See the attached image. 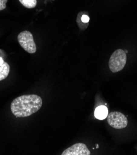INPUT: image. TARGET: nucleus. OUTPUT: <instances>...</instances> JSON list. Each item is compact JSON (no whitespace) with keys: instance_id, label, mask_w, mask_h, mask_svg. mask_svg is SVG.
I'll list each match as a JSON object with an SVG mask.
<instances>
[{"instance_id":"1","label":"nucleus","mask_w":137,"mask_h":155,"mask_svg":"<svg viewBox=\"0 0 137 155\" xmlns=\"http://www.w3.org/2000/svg\"><path fill=\"white\" fill-rule=\"evenodd\" d=\"M43 101L37 95H25L15 98L11 104L12 113L16 117H25L37 113Z\"/></svg>"},{"instance_id":"2","label":"nucleus","mask_w":137,"mask_h":155,"mask_svg":"<svg viewBox=\"0 0 137 155\" xmlns=\"http://www.w3.org/2000/svg\"><path fill=\"white\" fill-rule=\"evenodd\" d=\"M126 63L127 54L126 51L119 49L112 54L109 61V67L113 72H118L124 69Z\"/></svg>"},{"instance_id":"3","label":"nucleus","mask_w":137,"mask_h":155,"mask_svg":"<svg viewBox=\"0 0 137 155\" xmlns=\"http://www.w3.org/2000/svg\"><path fill=\"white\" fill-rule=\"evenodd\" d=\"M18 40L20 45L27 53L33 54L36 52L37 46L34 41L33 35L29 31H22L19 34Z\"/></svg>"},{"instance_id":"4","label":"nucleus","mask_w":137,"mask_h":155,"mask_svg":"<svg viewBox=\"0 0 137 155\" xmlns=\"http://www.w3.org/2000/svg\"><path fill=\"white\" fill-rule=\"evenodd\" d=\"M108 122L110 126L116 129L126 128L128 124L126 116L120 112H111L108 115Z\"/></svg>"},{"instance_id":"5","label":"nucleus","mask_w":137,"mask_h":155,"mask_svg":"<svg viewBox=\"0 0 137 155\" xmlns=\"http://www.w3.org/2000/svg\"><path fill=\"white\" fill-rule=\"evenodd\" d=\"M90 151L87 147L82 143H78L73 145L65 150L62 155H90Z\"/></svg>"},{"instance_id":"6","label":"nucleus","mask_w":137,"mask_h":155,"mask_svg":"<svg viewBox=\"0 0 137 155\" xmlns=\"http://www.w3.org/2000/svg\"><path fill=\"white\" fill-rule=\"evenodd\" d=\"M108 110L105 106H99L96 108L95 111V117L99 120H103L107 117Z\"/></svg>"},{"instance_id":"7","label":"nucleus","mask_w":137,"mask_h":155,"mask_svg":"<svg viewBox=\"0 0 137 155\" xmlns=\"http://www.w3.org/2000/svg\"><path fill=\"white\" fill-rule=\"evenodd\" d=\"M10 72V66L9 65L4 62V63L0 65V81L5 79L8 76Z\"/></svg>"},{"instance_id":"8","label":"nucleus","mask_w":137,"mask_h":155,"mask_svg":"<svg viewBox=\"0 0 137 155\" xmlns=\"http://www.w3.org/2000/svg\"><path fill=\"white\" fill-rule=\"evenodd\" d=\"M20 3L25 8L32 9L36 6L37 0H19Z\"/></svg>"},{"instance_id":"9","label":"nucleus","mask_w":137,"mask_h":155,"mask_svg":"<svg viewBox=\"0 0 137 155\" xmlns=\"http://www.w3.org/2000/svg\"><path fill=\"white\" fill-rule=\"evenodd\" d=\"M8 0H0V11L4 10L6 8V3Z\"/></svg>"},{"instance_id":"10","label":"nucleus","mask_w":137,"mask_h":155,"mask_svg":"<svg viewBox=\"0 0 137 155\" xmlns=\"http://www.w3.org/2000/svg\"><path fill=\"white\" fill-rule=\"evenodd\" d=\"M81 21L83 24H88L90 21V18L88 15L83 14L81 17Z\"/></svg>"},{"instance_id":"11","label":"nucleus","mask_w":137,"mask_h":155,"mask_svg":"<svg viewBox=\"0 0 137 155\" xmlns=\"http://www.w3.org/2000/svg\"><path fill=\"white\" fill-rule=\"evenodd\" d=\"M4 60H3V59L2 58V57H0V65H2L3 63H4Z\"/></svg>"}]
</instances>
